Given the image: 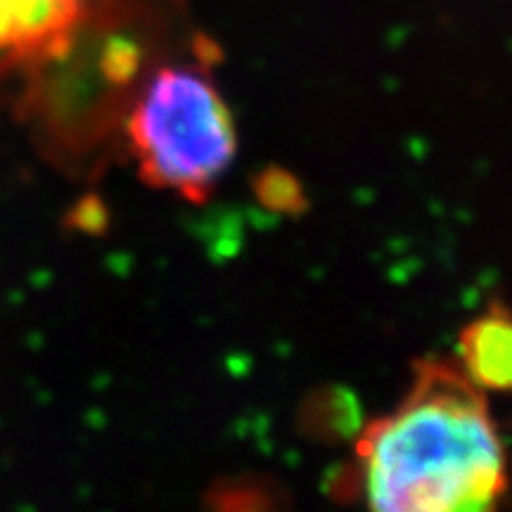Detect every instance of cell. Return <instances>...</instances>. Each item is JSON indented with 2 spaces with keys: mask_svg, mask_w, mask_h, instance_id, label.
<instances>
[{
  "mask_svg": "<svg viewBox=\"0 0 512 512\" xmlns=\"http://www.w3.org/2000/svg\"><path fill=\"white\" fill-rule=\"evenodd\" d=\"M358 489L382 512L489 510L505 453L486 392L441 361H420L406 399L358 439Z\"/></svg>",
  "mask_w": 512,
  "mask_h": 512,
  "instance_id": "cell-1",
  "label": "cell"
},
{
  "mask_svg": "<svg viewBox=\"0 0 512 512\" xmlns=\"http://www.w3.org/2000/svg\"><path fill=\"white\" fill-rule=\"evenodd\" d=\"M209 57L159 62L121 126L143 181L190 202L207 200L238 152L233 117Z\"/></svg>",
  "mask_w": 512,
  "mask_h": 512,
  "instance_id": "cell-2",
  "label": "cell"
},
{
  "mask_svg": "<svg viewBox=\"0 0 512 512\" xmlns=\"http://www.w3.org/2000/svg\"><path fill=\"white\" fill-rule=\"evenodd\" d=\"M91 0H0V79L36 76L72 46Z\"/></svg>",
  "mask_w": 512,
  "mask_h": 512,
  "instance_id": "cell-3",
  "label": "cell"
},
{
  "mask_svg": "<svg viewBox=\"0 0 512 512\" xmlns=\"http://www.w3.org/2000/svg\"><path fill=\"white\" fill-rule=\"evenodd\" d=\"M463 373L484 392H505L512 380V332L503 304L489 306L460 335Z\"/></svg>",
  "mask_w": 512,
  "mask_h": 512,
  "instance_id": "cell-4",
  "label": "cell"
},
{
  "mask_svg": "<svg viewBox=\"0 0 512 512\" xmlns=\"http://www.w3.org/2000/svg\"><path fill=\"white\" fill-rule=\"evenodd\" d=\"M256 195L259 200L266 204V207L278 209V211H292L302 209L304 197L299 183L294 181L290 174L285 171L271 169L261 174L259 181H256Z\"/></svg>",
  "mask_w": 512,
  "mask_h": 512,
  "instance_id": "cell-5",
  "label": "cell"
}]
</instances>
